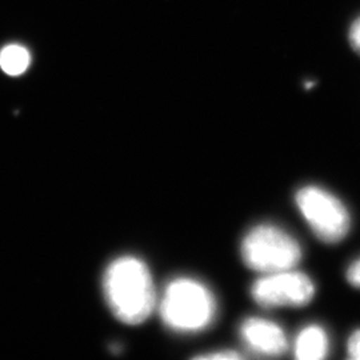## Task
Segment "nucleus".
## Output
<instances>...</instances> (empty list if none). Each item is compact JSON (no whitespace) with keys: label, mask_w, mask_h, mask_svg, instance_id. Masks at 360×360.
Here are the masks:
<instances>
[{"label":"nucleus","mask_w":360,"mask_h":360,"mask_svg":"<svg viewBox=\"0 0 360 360\" xmlns=\"http://www.w3.org/2000/svg\"><path fill=\"white\" fill-rule=\"evenodd\" d=\"M104 296L117 321L129 326L146 322L156 306L151 272L135 257H117L104 274Z\"/></svg>","instance_id":"1"},{"label":"nucleus","mask_w":360,"mask_h":360,"mask_svg":"<svg viewBox=\"0 0 360 360\" xmlns=\"http://www.w3.org/2000/svg\"><path fill=\"white\" fill-rule=\"evenodd\" d=\"M159 312L169 330L191 334L214 322L217 300L206 284L193 278H178L167 284Z\"/></svg>","instance_id":"2"},{"label":"nucleus","mask_w":360,"mask_h":360,"mask_svg":"<svg viewBox=\"0 0 360 360\" xmlns=\"http://www.w3.org/2000/svg\"><path fill=\"white\" fill-rule=\"evenodd\" d=\"M240 255L245 266L263 275L292 270L303 251L292 235L272 224H260L245 235Z\"/></svg>","instance_id":"3"},{"label":"nucleus","mask_w":360,"mask_h":360,"mask_svg":"<svg viewBox=\"0 0 360 360\" xmlns=\"http://www.w3.org/2000/svg\"><path fill=\"white\" fill-rule=\"evenodd\" d=\"M295 202L319 240L335 245L347 236L351 217L347 207L334 193L318 186H306L296 193Z\"/></svg>","instance_id":"4"},{"label":"nucleus","mask_w":360,"mask_h":360,"mask_svg":"<svg viewBox=\"0 0 360 360\" xmlns=\"http://www.w3.org/2000/svg\"><path fill=\"white\" fill-rule=\"evenodd\" d=\"M251 296L263 307H303L315 296V284L306 274L285 270L266 274L251 287Z\"/></svg>","instance_id":"5"},{"label":"nucleus","mask_w":360,"mask_h":360,"mask_svg":"<svg viewBox=\"0 0 360 360\" xmlns=\"http://www.w3.org/2000/svg\"><path fill=\"white\" fill-rule=\"evenodd\" d=\"M240 338L247 348L263 356H281L288 343L283 328L262 318H248L240 326Z\"/></svg>","instance_id":"6"},{"label":"nucleus","mask_w":360,"mask_h":360,"mask_svg":"<svg viewBox=\"0 0 360 360\" xmlns=\"http://www.w3.org/2000/svg\"><path fill=\"white\" fill-rule=\"evenodd\" d=\"M330 349L328 335L318 324H309L304 327L295 339L294 354L296 359H324Z\"/></svg>","instance_id":"7"},{"label":"nucleus","mask_w":360,"mask_h":360,"mask_svg":"<svg viewBox=\"0 0 360 360\" xmlns=\"http://www.w3.org/2000/svg\"><path fill=\"white\" fill-rule=\"evenodd\" d=\"M31 65V55L20 44H10L0 51V68L11 77L25 74Z\"/></svg>","instance_id":"8"},{"label":"nucleus","mask_w":360,"mask_h":360,"mask_svg":"<svg viewBox=\"0 0 360 360\" xmlns=\"http://www.w3.org/2000/svg\"><path fill=\"white\" fill-rule=\"evenodd\" d=\"M348 358L360 360V330H356L349 336L347 343Z\"/></svg>","instance_id":"9"},{"label":"nucleus","mask_w":360,"mask_h":360,"mask_svg":"<svg viewBox=\"0 0 360 360\" xmlns=\"http://www.w3.org/2000/svg\"><path fill=\"white\" fill-rule=\"evenodd\" d=\"M348 40L354 51L360 55V16L352 23L348 32Z\"/></svg>","instance_id":"10"},{"label":"nucleus","mask_w":360,"mask_h":360,"mask_svg":"<svg viewBox=\"0 0 360 360\" xmlns=\"http://www.w3.org/2000/svg\"><path fill=\"white\" fill-rule=\"evenodd\" d=\"M199 359H208V360H217V359H240L242 355L231 351V349H226V351H219V352H211V354H205V355H200L198 356Z\"/></svg>","instance_id":"11"},{"label":"nucleus","mask_w":360,"mask_h":360,"mask_svg":"<svg viewBox=\"0 0 360 360\" xmlns=\"http://www.w3.org/2000/svg\"><path fill=\"white\" fill-rule=\"evenodd\" d=\"M346 278H347L348 283L356 288H360V259L349 264L347 272H346Z\"/></svg>","instance_id":"12"}]
</instances>
